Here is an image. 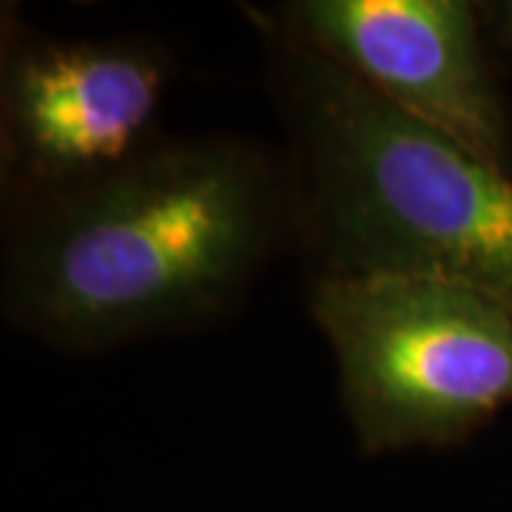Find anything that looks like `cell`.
Listing matches in <instances>:
<instances>
[{
	"mask_svg": "<svg viewBox=\"0 0 512 512\" xmlns=\"http://www.w3.org/2000/svg\"><path fill=\"white\" fill-rule=\"evenodd\" d=\"M274 165L239 140L154 146L9 239L3 305L57 348L94 350L188 328L254 279L285 214Z\"/></svg>",
	"mask_w": 512,
	"mask_h": 512,
	"instance_id": "1",
	"label": "cell"
},
{
	"mask_svg": "<svg viewBox=\"0 0 512 512\" xmlns=\"http://www.w3.org/2000/svg\"><path fill=\"white\" fill-rule=\"evenodd\" d=\"M293 214L322 274L458 279L512 299V171L271 23Z\"/></svg>",
	"mask_w": 512,
	"mask_h": 512,
	"instance_id": "2",
	"label": "cell"
},
{
	"mask_svg": "<svg viewBox=\"0 0 512 512\" xmlns=\"http://www.w3.org/2000/svg\"><path fill=\"white\" fill-rule=\"evenodd\" d=\"M311 316L370 456L456 447L512 404L510 296L439 276L322 274Z\"/></svg>",
	"mask_w": 512,
	"mask_h": 512,
	"instance_id": "3",
	"label": "cell"
},
{
	"mask_svg": "<svg viewBox=\"0 0 512 512\" xmlns=\"http://www.w3.org/2000/svg\"><path fill=\"white\" fill-rule=\"evenodd\" d=\"M165 83L168 57L143 40L6 37L3 177L35 208L140 160Z\"/></svg>",
	"mask_w": 512,
	"mask_h": 512,
	"instance_id": "4",
	"label": "cell"
},
{
	"mask_svg": "<svg viewBox=\"0 0 512 512\" xmlns=\"http://www.w3.org/2000/svg\"><path fill=\"white\" fill-rule=\"evenodd\" d=\"M282 26L370 92L512 171V128L481 12L464 0H299Z\"/></svg>",
	"mask_w": 512,
	"mask_h": 512,
	"instance_id": "5",
	"label": "cell"
},
{
	"mask_svg": "<svg viewBox=\"0 0 512 512\" xmlns=\"http://www.w3.org/2000/svg\"><path fill=\"white\" fill-rule=\"evenodd\" d=\"M481 23H484V37L487 46L512 60V0L507 3H493V6H478Z\"/></svg>",
	"mask_w": 512,
	"mask_h": 512,
	"instance_id": "6",
	"label": "cell"
}]
</instances>
